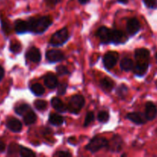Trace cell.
<instances>
[{
  "label": "cell",
  "mask_w": 157,
  "mask_h": 157,
  "mask_svg": "<svg viewBox=\"0 0 157 157\" xmlns=\"http://www.w3.org/2000/svg\"><path fill=\"white\" fill-rule=\"evenodd\" d=\"M134 57L135 59V64L132 69L134 74L138 77L144 76L149 68L150 58L149 51L144 48H137L134 52Z\"/></svg>",
  "instance_id": "cell-1"
},
{
  "label": "cell",
  "mask_w": 157,
  "mask_h": 157,
  "mask_svg": "<svg viewBox=\"0 0 157 157\" xmlns=\"http://www.w3.org/2000/svg\"><path fill=\"white\" fill-rule=\"evenodd\" d=\"M29 32L33 34H42L52 25V19L49 15L40 17H31L27 21Z\"/></svg>",
  "instance_id": "cell-2"
},
{
  "label": "cell",
  "mask_w": 157,
  "mask_h": 157,
  "mask_svg": "<svg viewBox=\"0 0 157 157\" xmlns=\"http://www.w3.org/2000/svg\"><path fill=\"white\" fill-rule=\"evenodd\" d=\"M69 38V34L68 29L63 28V29L57 31L52 35L50 41H49V44L53 47H59V46L64 44L68 41Z\"/></svg>",
  "instance_id": "cell-3"
},
{
  "label": "cell",
  "mask_w": 157,
  "mask_h": 157,
  "mask_svg": "<svg viewBox=\"0 0 157 157\" xmlns=\"http://www.w3.org/2000/svg\"><path fill=\"white\" fill-rule=\"evenodd\" d=\"M108 142L109 141L105 137L95 136L86 145V150L91 152V153H95L96 152H98L99 150H101V149L106 148L108 146Z\"/></svg>",
  "instance_id": "cell-4"
},
{
  "label": "cell",
  "mask_w": 157,
  "mask_h": 157,
  "mask_svg": "<svg viewBox=\"0 0 157 157\" xmlns=\"http://www.w3.org/2000/svg\"><path fill=\"white\" fill-rule=\"evenodd\" d=\"M85 105V99L82 95H74L68 104L67 110L73 114H77L81 111Z\"/></svg>",
  "instance_id": "cell-5"
},
{
  "label": "cell",
  "mask_w": 157,
  "mask_h": 157,
  "mask_svg": "<svg viewBox=\"0 0 157 157\" xmlns=\"http://www.w3.org/2000/svg\"><path fill=\"white\" fill-rule=\"evenodd\" d=\"M123 138L119 135H114L110 140L108 142V146L106 148L112 153H119L123 150Z\"/></svg>",
  "instance_id": "cell-6"
},
{
  "label": "cell",
  "mask_w": 157,
  "mask_h": 157,
  "mask_svg": "<svg viewBox=\"0 0 157 157\" xmlns=\"http://www.w3.org/2000/svg\"><path fill=\"white\" fill-rule=\"evenodd\" d=\"M119 60V54L116 52H109L103 57V65L107 70L113 68Z\"/></svg>",
  "instance_id": "cell-7"
},
{
  "label": "cell",
  "mask_w": 157,
  "mask_h": 157,
  "mask_svg": "<svg viewBox=\"0 0 157 157\" xmlns=\"http://www.w3.org/2000/svg\"><path fill=\"white\" fill-rule=\"evenodd\" d=\"M46 58L49 62L55 63L62 61L65 58V55L62 51L56 50V49H51V50L46 52Z\"/></svg>",
  "instance_id": "cell-8"
},
{
  "label": "cell",
  "mask_w": 157,
  "mask_h": 157,
  "mask_svg": "<svg viewBox=\"0 0 157 157\" xmlns=\"http://www.w3.org/2000/svg\"><path fill=\"white\" fill-rule=\"evenodd\" d=\"M111 34L112 30L106 26H101L96 32V35L99 38L102 44H107L111 43Z\"/></svg>",
  "instance_id": "cell-9"
},
{
  "label": "cell",
  "mask_w": 157,
  "mask_h": 157,
  "mask_svg": "<svg viewBox=\"0 0 157 157\" xmlns=\"http://www.w3.org/2000/svg\"><path fill=\"white\" fill-rule=\"evenodd\" d=\"M141 29V25L139 21L136 18H131L126 22V30L128 34L131 36H133L138 33Z\"/></svg>",
  "instance_id": "cell-10"
},
{
  "label": "cell",
  "mask_w": 157,
  "mask_h": 157,
  "mask_svg": "<svg viewBox=\"0 0 157 157\" xmlns=\"http://www.w3.org/2000/svg\"><path fill=\"white\" fill-rule=\"evenodd\" d=\"M6 127L13 133H19L22 129V124L17 118L9 117L6 121Z\"/></svg>",
  "instance_id": "cell-11"
},
{
  "label": "cell",
  "mask_w": 157,
  "mask_h": 157,
  "mask_svg": "<svg viewBox=\"0 0 157 157\" xmlns=\"http://www.w3.org/2000/svg\"><path fill=\"white\" fill-rule=\"evenodd\" d=\"M128 40V37L126 34L120 30H112L111 34V43L115 44H123L126 42Z\"/></svg>",
  "instance_id": "cell-12"
},
{
  "label": "cell",
  "mask_w": 157,
  "mask_h": 157,
  "mask_svg": "<svg viewBox=\"0 0 157 157\" xmlns=\"http://www.w3.org/2000/svg\"><path fill=\"white\" fill-rule=\"evenodd\" d=\"M126 118L131 122L137 124V125H142L146 124L147 119H146L145 113H140V112H131L126 115Z\"/></svg>",
  "instance_id": "cell-13"
},
{
  "label": "cell",
  "mask_w": 157,
  "mask_h": 157,
  "mask_svg": "<svg viewBox=\"0 0 157 157\" xmlns=\"http://www.w3.org/2000/svg\"><path fill=\"white\" fill-rule=\"evenodd\" d=\"M145 116L147 121H153L157 116V107L151 101H148L145 107Z\"/></svg>",
  "instance_id": "cell-14"
},
{
  "label": "cell",
  "mask_w": 157,
  "mask_h": 157,
  "mask_svg": "<svg viewBox=\"0 0 157 157\" xmlns=\"http://www.w3.org/2000/svg\"><path fill=\"white\" fill-rule=\"evenodd\" d=\"M26 57L30 61L33 63H38L41 61V53L39 49L36 47H32L27 51L26 54Z\"/></svg>",
  "instance_id": "cell-15"
},
{
  "label": "cell",
  "mask_w": 157,
  "mask_h": 157,
  "mask_svg": "<svg viewBox=\"0 0 157 157\" xmlns=\"http://www.w3.org/2000/svg\"><path fill=\"white\" fill-rule=\"evenodd\" d=\"M14 29L18 35H22L29 32V26L27 21L22 19L15 20L14 22Z\"/></svg>",
  "instance_id": "cell-16"
},
{
  "label": "cell",
  "mask_w": 157,
  "mask_h": 157,
  "mask_svg": "<svg viewBox=\"0 0 157 157\" xmlns=\"http://www.w3.org/2000/svg\"><path fill=\"white\" fill-rule=\"evenodd\" d=\"M44 84L49 89H54L58 86V78L54 74L49 73L44 77Z\"/></svg>",
  "instance_id": "cell-17"
},
{
  "label": "cell",
  "mask_w": 157,
  "mask_h": 157,
  "mask_svg": "<svg viewBox=\"0 0 157 157\" xmlns=\"http://www.w3.org/2000/svg\"><path fill=\"white\" fill-rule=\"evenodd\" d=\"M51 104L52 107L59 113H64L67 110V107L65 105L64 103L58 98H53L51 100Z\"/></svg>",
  "instance_id": "cell-18"
},
{
  "label": "cell",
  "mask_w": 157,
  "mask_h": 157,
  "mask_svg": "<svg viewBox=\"0 0 157 157\" xmlns=\"http://www.w3.org/2000/svg\"><path fill=\"white\" fill-rule=\"evenodd\" d=\"M37 120V116L35 113V112L32 110H29V111L26 112L23 117V121H24L25 124L27 126L32 125L35 123Z\"/></svg>",
  "instance_id": "cell-19"
},
{
  "label": "cell",
  "mask_w": 157,
  "mask_h": 157,
  "mask_svg": "<svg viewBox=\"0 0 157 157\" xmlns=\"http://www.w3.org/2000/svg\"><path fill=\"white\" fill-rule=\"evenodd\" d=\"M134 67V63L129 58H123L120 61V68L124 71H129Z\"/></svg>",
  "instance_id": "cell-20"
},
{
  "label": "cell",
  "mask_w": 157,
  "mask_h": 157,
  "mask_svg": "<svg viewBox=\"0 0 157 157\" xmlns=\"http://www.w3.org/2000/svg\"><path fill=\"white\" fill-rule=\"evenodd\" d=\"M99 84L102 88L106 91H111L114 87L113 81L111 78H107V77L100 80Z\"/></svg>",
  "instance_id": "cell-21"
},
{
  "label": "cell",
  "mask_w": 157,
  "mask_h": 157,
  "mask_svg": "<svg viewBox=\"0 0 157 157\" xmlns=\"http://www.w3.org/2000/svg\"><path fill=\"white\" fill-rule=\"evenodd\" d=\"M49 121L52 125L53 126H61L64 122V119L62 115L58 114V113H51L49 115Z\"/></svg>",
  "instance_id": "cell-22"
},
{
  "label": "cell",
  "mask_w": 157,
  "mask_h": 157,
  "mask_svg": "<svg viewBox=\"0 0 157 157\" xmlns=\"http://www.w3.org/2000/svg\"><path fill=\"white\" fill-rule=\"evenodd\" d=\"M0 22H1L2 31L6 35H8L12 31V25L9 23V20L7 18H4L3 16H0Z\"/></svg>",
  "instance_id": "cell-23"
},
{
  "label": "cell",
  "mask_w": 157,
  "mask_h": 157,
  "mask_svg": "<svg viewBox=\"0 0 157 157\" xmlns=\"http://www.w3.org/2000/svg\"><path fill=\"white\" fill-rule=\"evenodd\" d=\"M30 90L35 96H42L45 93V89L42 86L38 83L36 84H33L30 87Z\"/></svg>",
  "instance_id": "cell-24"
},
{
  "label": "cell",
  "mask_w": 157,
  "mask_h": 157,
  "mask_svg": "<svg viewBox=\"0 0 157 157\" xmlns=\"http://www.w3.org/2000/svg\"><path fill=\"white\" fill-rule=\"evenodd\" d=\"M31 110L30 106L27 104H22L18 105L17 107H15V112L16 114L19 115V116H23L26 112Z\"/></svg>",
  "instance_id": "cell-25"
},
{
  "label": "cell",
  "mask_w": 157,
  "mask_h": 157,
  "mask_svg": "<svg viewBox=\"0 0 157 157\" xmlns=\"http://www.w3.org/2000/svg\"><path fill=\"white\" fill-rule=\"evenodd\" d=\"M128 90H129V88H128V87L126 84H121V85H119L117 87L116 94L118 95L119 98H121L122 99H124V98L127 96Z\"/></svg>",
  "instance_id": "cell-26"
},
{
  "label": "cell",
  "mask_w": 157,
  "mask_h": 157,
  "mask_svg": "<svg viewBox=\"0 0 157 157\" xmlns=\"http://www.w3.org/2000/svg\"><path fill=\"white\" fill-rule=\"evenodd\" d=\"M19 155L22 157H31V156H35V153H34L32 150H30V149H28L26 148V147L20 146Z\"/></svg>",
  "instance_id": "cell-27"
},
{
  "label": "cell",
  "mask_w": 157,
  "mask_h": 157,
  "mask_svg": "<svg viewBox=\"0 0 157 157\" xmlns=\"http://www.w3.org/2000/svg\"><path fill=\"white\" fill-rule=\"evenodd\" d=\"M22 46L21 44L19 42L16 41H13L10 43V45H9V50L11 52L14 54H18L21 52Z\"/></svg>",
  "instance_id": "cell-28"
},
{
  "label": "cell",
  "mask_w": 157,
  "mask_h": 157,
  "mask_svg": "<svg viewBox=\"0 0 157 157\" xmlns=\"http://www.w3.org/2000/svg\"><path fill=\"white\" fill-rule=\"evenodd\" d=\"M97 119L100 123H106L108 122L109 119V114L107 111L106 110H102V111L99 112L98 115H97Z\"/></svg>",
  "instance_id": "cell-29"
},
{
  "label": "cell",
  "mask_w": 157,
  "mask_h": 157,
  "mask_svg": "<svg viewBox=\"0 0 157 157\" xmlns=\"http://www.w3.org/2000/svg\"><path fill=\"white\" fill-rule=\"evenodd\" d=\"M94 119H95V115L92 111H89L86 113V118H85L84 124H83V127H87L89 124H92L93 122Z\"/></svg>",
  "instance_id": "cell-30"
},
{
  "label": "cell",
  "mask_w": 157,
  "mask_h": 157,
  "mask_svg": "<svg viewBox=\"0 0 157 157\" xmlns=\"http://www.w3.org/2000/svg\"><path fill=\"white\" fill-rule=\"evenodd\" d=\"M19 149H20V146L16 144H10V145L8 147V155L10 156V155H15L17 153H19Z\"/></svg>",
  "instance_id": "cell-31"
},
{
  "label": "cell",
  "mask_w": 157,
  "mask_h": 157,
  "mask_svg": "<svg viewBox=\"0 0 157 157\" xmlns=\"http://www.w3.org/2000/svg\"><path fill=\"white\" fill-rule=\"evenodd\" d=\"M34 106L36 108V110L42 111V110H45L47 107V103L42 100H37L34 102Z\"/></svg>",
  "instance_id": "cell-32"
},
{
  "label": "cell",
  "mask_w": 157,
  "mask_h": 157,
  "mask_svg": "<svg viewBox=\"0 0 157 157\" xmlns=\"http://www.w3.org/2000/svg\"><path fill=\"white\" fill-rule=\"evenodd\" d=\"M145 6L150 9H155L157 8V0H143Z\"/></svg>",
  "instance_id": "cell-33"
},
{
  "label": "cell",
  "mask_w": 157,
  "mask_h": 157,
  "mask_svg": "<svg viewBox=\"0 0 157 157\" xmlns=\"http://www.w3.org/2000/svg\"><path fill=\"white\" fill-rule=\"evenodd\" d=\"M56 71L58 73V75H69V71L66 66L64 65H58V67H56Z\"/></svg>",
  "instance_id": "cell-34"
},
{
  "label": "cell",
  "mask_w": 157,
  "mask_h": 157,
  "mask_svg": "<svg viewBox=\"0 0 157 157\" xmlns=\"http://www.w3.org/2000/svg\"><path fill=\"white\" fill-rule=\"evenodd\" d=\"M68 84L67 83H61L58 87V90H57V94L58 95H64L66 92Z\"/></svg>",
  "instance_id": "cell-35"
},
{
  "label": "cell",
  "mask_w": 157,
  "mask_h": 157,
  "mask_svg": "<svg viewBox=\"0 0 157 157\" xmlns=\"http://www.w3.org/2000/svg\"><path fill=\"white\" fill-rule=\"evenodd\" d=\"M54 156L58 157H69L72 156V154L68 151H58L54 154Z\"/></svg>",
  "instance_id": "cell-36"
},
{
  "label": "cell",
  "mask_w": 157,
  "mask_h": 157,
  "mask_svg": "<svg viewBox=\"0 0 157 157\" xmlns=\"http://www.w3.org/2000/svg\"><path fill=\"white\" fill-rule=\"evenodd\" d=\"M60 2H62V0H46V5H47V6H49L50 8L55 7Z\"/></svg>",
  "instance_id": "cell-37"
},
{
  "label": "cell",
  "mask_w": 157,
  "mask_h": 157,
  "mask_svg": "<svg viewBox=\"0 0 157 157\" xmlns=\"http://www.w3.org/2000/svg\"><path fill=\"white\" fill-rule=\"evenodd\" d=\"M5 76V69L2 65H0V82L2 81Z\"/></svg>",
  "instance_id": "cell-38"
},
{
  "label": "cell",
  "mask_w": 157,
  "mask_h": 157,
  "mask_svg": "<svg viewBox=\"0 0 157 157\" xmlns=\"http://www.w3.org/2000/svg\"><path fill=\"white\" fill-rule=\"evenodd\" d=\"M6 150V144L0 140V152H3Z\"/></svg>",
  "instance_id": "cell-39"
},
{
  "label": "cell",
  "mask_w": 157,
  "mask_h": 157,
  "mask_svg": "<svg viewBox=\"0 0 157 157\" xmlns=\"http://www.w3.org/2000/svg\"><path fill=\"white\" fill-rule=\"evenodd\" d=\"M119 3H121V4L126 5L129 2V0H116Z\"/></svg>",
  "instance_id": "cell-40"
},
{
  "label": "cell",
  "mask_w": 157,
  "mask_h": 157,
  "mask_svg": "<svg viewBox=\"0 0 157 157\" xmlns=\"http://www.w3.org/2000/svg\"><path fill=\"white\" fill-rule=\"evenodd\" d=\"M78 2L80 3V4L85 5V4H86V3L89 2L90 0H78Z\"/></svg>",
  "instance_id": "cell-41"
},
{
  "label": "cell",
  "mask_w": 157,
  "mask_h": 157,
  "mask_svg": "<svg viewBox=\"0 0 157 157\" xmlns=\"http://www.w3.org/2000/svg\"><path fill=\"white\" fill-rule=\"evenodd\" d=\"M155 61H156V63H157V52L155 55Z\"/></svg>",
  "instance_id": "cell-42"
}]
</instances>
